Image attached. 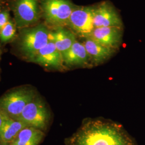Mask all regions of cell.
I'll return each mask as SVG.
<instances>
[{"label":"cell","mask_w":145,"mask_h":145,"mask_svg":"<svg viewBox=\"0 0 145 145\" xmlns=\"http://www.w3.org/2000/svg\"><path fill=\"white\" fill-rule=\"evenodd\" d=\"M67 145H135L121 125L104 118L83 120L77 131L68 139Z\"/></svg>","instance_id":"1"},{"label":"cell","mask_w":145,"mask_h":145,"mask_svg":"<svg viewBox=\"0 0 145 145\" xmlns=\"http://www.w3.org/2000/svg\"><path fill=\"white\" fill-rule=\"evenodd\" d=\"M41 12L47 26L52 29L67 26L76 5L71 0H40Z\"/></svg>","instance_id":"2"},{"label":"cell","mask_w":145,"mask_h":145,"mask_svg":"<svg viewBox=\"0 0 145 145\" xmlns=\"http://www.w3.org/2000/svg\"><path fill=\"white\" fill-rule=\"evenodd\" d=\"M22 30L19 46L22 53L28 60L51 40L50 31L44 24H40Z\"/></svg>","instance_id":"3"},{"label":"cell","mask_w":145,"mask_h":145,"mask_svg":"<svg viewBox=\"0 0 145 145\" xmlns=\"http://www.w3.org/2000/svg\"><path fill=\"white\" fill-rule=\"evenodd\" d=\"M51 112L42 99L37 96L23 110L16 120H20L28 127L42 131L47 130L51 121Z\"/></svg>","instance_id":"4"},{"label":"cell","mask_w":145,"mask_h":145,"mask_svg":"<svg viewBox=\"0 0 145 145\" xmlns=\"http://www.w3.org/2000/svg\"><path fill=\"white\" fill-rule=\"evenodd\" d=\"M37 96L30 88L17 89L0 98V108L9 117L16 119L27 104Z\"/></svg>","instance_id":"5"},{"label":"cell","mask_w":145,"mask_h":145,"mask_svg":"<svg viewBox=\"0 0 145 145\" xmlns=\"http://www.w3.org/2000/svg\"><path fill=\"white\" fill-rule=\"evenodd\" d=\"M93 6H77L72 11L67 26L76 35L83 39L89 38L95 29Z\"/></svg>","instance_id":"6"},{"label":"cell","mask_w":145,"mask_h":145,"mask_svg":"<svg viewBox=\"0 0 145 145\" xmlns=\"http://www.w3.org/2000/svg\"><path fill=\"white\" fill-rule=\"evenodd\" d=\"M38 0H16L12 6L16 26L24 29L36 24L40 17Z\"/></svg>","instance_id":"7"},{"label":"cell","mask_w":145,"mask_h":145,"mask_svg":"<svg viewBox=\"0 0 145 145\" xmlns=\"http://www.w3.org/2000/svg\"><path fill=\"white\" fill-rule=\"evenodd\" d=\"M47 69L64 71L65 67L62 54L57 50L54 42L50 40L45 46L38 51L29 60Z\"/></svg>","instance_id":"8"},{"label":"cell","mask_w":145,"mask_h":145,"mask_svg":"<svg viewBox=\"0 0 145 145\" xmlns=\"http://www.w3.org/2000/svg\"><path fill=\"white\" fill-rule=\"evenodd\" d=\"M93 25L95 27H123V21L114 5L108 1L93 5Z\"/></svg>","instance_id":"9"},{"label":"cell","mask_w":145,"mask_h":145,"mask_svg":"<svg viewBox=\"0 0 145 145\" xmlns=\"http://www.w3.org/2000/svg\"><path fill=\"white\" fill-rule=\"evenodd\" d=\"M62 56L64 65L67 69L93 67L83 43L78 40Z\"/></svg>","instance_id":"10"},{"label":"cell","mask_w":145,"mask_h":145,"mask_svg":"<svg viewBox=\"0 0 145 145\" xmlns=\"http://www.w3.org/2000/svg\"><path fill=\"white\" fill-rule=\"evenodd\" d=\"M123 30L118 27H95L89 38L104 46L117 51L122 43Z\"/></svg>","instance_id":"11"},{"label":"cell","mask_w":145,"mask_h":145,"mask_svg":"<svg viewBox=\"0 0 145 145\" xmlns=\"http://www.w3.org/2000/svg\"><path fill=\"white\" fill-rule=\"evenodd\" d=\"M82 43L88 53L93 66L106 62L112 57L117 51L104 46L91 38L83 39Z\"/></svg>","instance_id":"12"},{"label":"cell","mask_w":145,"mask_h":145,"mask_svg":"<svg viewBox=\"0 0 145 145\" xmlns=\"http://www.w3.org/2000/svg\"><path fill=\"white\" fill-rule=\"evenodd\" d=\"M50 31V40L62 55L77 40L76 35L66 26L58 27Z\"/></svg>","instance_id":"13"},{"label":"cell","mask_w":145,"mask_h":145,"mask_svg":"<svg viewBox=\"0 0 145 145\" xmlns=\"http://www.w3.org/2000/svg\"><path fill=\"white\" fill-rule=\"evenodd\" d=\"M44 131L32 127L21 130L10 145H39L44 137Z\"/></svg>","instance_id":"14"},{"label":"cell","mask_w":145,"mask_h":145,"mask_svg":"<svg viewBox=\"0 0 145 145\" xmlns=\"http://www.w3.org/2000/svg\"><path fill=\"white\" fill-rule=\"evenodd\" d=\"M26 127L28 126L23 122L8 117L0 127V141L10 144Z\"/></svg>","instance_id":"15"},{"label":"cell","mask_w":145,"mask_h":145,"mask_svg":"<svg viewBox=\"0 0 145 145\" xmlns=\"http://www.w3.org/2000/svg\"><path fill=\"white\" fill-rule=\"evenodd\" d=\"M16 35V25L10 20L0 31V40L7 42L12 40Z\"/></svg>","instance_id":"16"},{"label":"cell","mask_w":145,"mask_h":145,"mask_svg":"<svg viewBox=\"0 0 145 145\" xmlns=\"http://www.w3.org/2000/svg\"><path fill=\"white\" fill-rule=\"evenodd\" d=\"M10 20V14L8 11H0V31Z\"/></svg>","instance_id":"17"},{"label":"cell","mask_w":145,"mask_h":145,"mask_svg":"<svg viewBox=\"0 0 145 145\" xmlns=\"http://www.w3.org/2000/svg\"><path fill=\"white\" fill-rule=\"evenodd\" d=\"M9 117L5 114L0 108V127Z\"/></svg>","instance_id":"18"},{"label":"cell","mask_w":145,"mask_h":145,"mask_svg":"<svg viewBox=\"0 0 145 145\" xmlns=\"http://www.w3.org/2000/svg\"><path fill=\"white\" fill-rule=\"evenodd\" d=\"M0 145H10V144L8 143H5V142H3L0 141Z\"/></svg>","instance_id":"19"},{"label":"cell","mask_w":145,"mask_h":145,"mask_svg":"<svg viewBox=\"0 0 145 145\" xmlns=\"http://www.w3.org/2000/svg\"><path fill=\"white\" fill-rule=\"evenodd\" d=\"M0 54H1V51H0Z\"/></svg>","instance_id":"20"}]
</instances>
